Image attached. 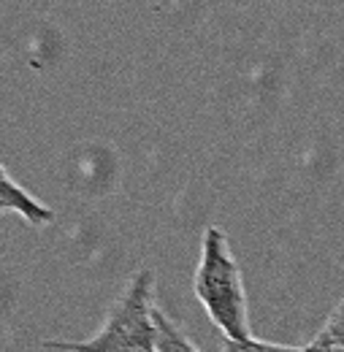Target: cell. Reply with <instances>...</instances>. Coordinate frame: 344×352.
<instances>
[{
    "mask_svg": "<svg viewBox=\"0 0 344 352\" xmlns=\"http://www.w3.org/2000/svg\"><path fill=\"white\" fill-rule=\"evenodd\" d=\"M193 293L225 339H250V307L241 268L236 263L228 236L209 225L201 239V258L193 276Z\"/></svg>",
    "mask_w": 344,
    "mask_h": 352,
    "instance_id": "obj_1",
    "label": "cell"
},
{
    "mask_svg": "<svg viewBox=\"0 0 344 352\" xmlns=\"http://www.w3.org/2000/svg\"><path fill=\"white\" fill-rule=\"evenodd\" d=\"M155 274L141 268L130 276L106 320L85 342H43L52 352H158Z\"/></svg>",
    "mask_w": 344,
    "mask_h": 352,
    "instance_id": "obj_2",
    "label": "cell"
},
{
    "mask_svg": "<svg viewBox=\"0 0 344 352\" xmlns=\"http://www.w3.org/2000/svg\"><path fill=\"white\" fill-rule=\"evenodd\" d=\"M0 204L8 212H17L19 217H25V222H30V225L52 222V209L41 206L28 190H22L3 166H0Z\"/></svg>",
    "mask_w": 344,
    "mask_h": 352,
    "instance_id": "obj_3",
    "label": "cell"
},
{
    "mask_svg": "<svg viewBox=\"0 0 344 352\" xmlns=\"http://www.w3.org/2000/svg\"><path fill=\"white\" fill-rule=\"evenodd\" d=\"M301 352H344V296L317 331V336L303 344Z\"/></svg>",
    "mask_w": 344,
    "mask_h": 352,
    "instance_id": "obj_4",
    "label": "cell"
},
{
    "mask_svg": "<svg viewBox=\"0 0 344 352\" xmlns=\"http://www.w3.org/2000/svg\"><path fill=\"white\" fill-rule=\"evenodd\" d=\"M155 328H158V352H201L160 307H155Z\"/></svg>",
    "mask_w": 344,
    "mask_h": 352,
    "instance_id": "obj_5",
    "label": "cell"
},
{
    "mask_svg": "<svg viewBox=\"0 0 344 352\" xmlns=\"http://www.w3.org/2000/svg\"><path fill=\"white\" fill-rule=\"evenodd\" d=\"M222 352H301V347L260 342L255 336H250V339H225L222 342Z\"/></svg>",
    "mask_w": 344,
    "mask_h": 352,
    "instance_id": "obj_6",
    "label": "cell"
},
{
    "mask_svg": "<svg viewBox=\"0 0 344 352\" xmlns=\"http://www.w3.org/2000/svg\"><path fill=\"white\" fill-rule=\"evenodd\" d=\"M0 212H8V209H6V206H3V204H0Z\"/></svg>",
    "mask_w": 344,
    "mask_h": 352,
    "instance_id": "obj_7",
    "label": "cell"
}]
</instances>
